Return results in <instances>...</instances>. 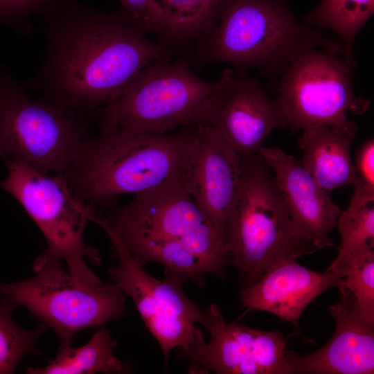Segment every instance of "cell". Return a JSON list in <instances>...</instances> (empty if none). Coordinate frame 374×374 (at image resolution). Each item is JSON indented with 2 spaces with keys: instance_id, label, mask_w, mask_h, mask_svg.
<instances>
[{
  "instance_id": "cell-1",
  "label": "cell",
  "mask_w": 374,
  "mask_h": 374,
  "mask_svg": "<svg viewBox=\"0 0 374 374\" xmlns=\"http://www.w3.org/2000/svg\"><path fill=\"white\" fill-rule=\"evenodd\" d=\"M42 19L44 56L26 87L83 116L96 115L145 66L177 53L148 37L122 9L107 12L69 0Z\"/></svg>"
},
{
  "instance_id": "cell-2",
  "label": "cell",
  "mask_w": 374,
  "mask_h": 374,
  "mask_svg": "<svg viewBox=\"0 0 374 374\" xmlns=\"http://www.w3.org/2000/svg\"><path fill=\"white\" fill-rule=\"evenodd\" d=\"M103 216L141 265L160 263L166 276L199 286L207 275L226 278L229 254L225 238L188 188L165 186L145 191Z\"/></svg>"
},
{
  "instance_id": "cell-3",
  "label": "cell",
  "mask_w": 374,
  "mask_h": 374,
  "mask_svg": "<svg viewBox=\"0 0 374 374\" xmlns=\"http://www.w3.org/2000/svg\"><path fill=\"white\" fill-rule=\"evenodd\" d=\"M198 125L163 134L101 130L84 140L63 175L73 195L96 208L121 195L165 186L190 192Z\"/></svg>"
},
{
  "instance_id": "cell-4",
  "label": "cell",
  "mask_w": 374,
  "mask_h": 374,
  "mask_svg": "<svg viewBox=\"0 0 374 374\" xmlns=\"http://www.w3.org/2000/svg\"><path fill=\"white\" fill-rule=\"evenodd\" d=\"M191 65L227 63L280 78L297 55L310 48L341 53L339 39L300 21L285 0H224L215 26L196 41Z\"/></svg>"
},
{
  "instance_id": "cell-5",
  "label": "cell",
  "mask_w": 374,
  "mask_h": 374,
  "mask_svg": "<svg viewBox=\"0 0 374 374\" xmlns=\"http://www.w3.org/2000/svg\"><path fill=\"white\" fill-rule=\"evenodd\" d=\"M224 233L229 265L237 269L242 288L278 260L317 250L296 232L273 173L259 152L242 158Z\"/></svg>"
},
{
  "instance_id": "cell-6",
  "label": "cell",
  "mask_w": 374,
  "mask_h": 374,
  "mask_svg": "<svg viewBox=\"0 0 374 374\" xmlns=\"http://www.w3.org/2000/svg\"><path fill=\"white\" fill-rule=\"evenodd\" d=\"M84 116L43 98L0 66V158L63 174L88 136Z\"/></svg>"
},
{
  "instance_id": "cell-7",
  "label": "cell",
  "mask_w": 374,
  "mask_h": 374,
  "mask_svg": "<svg viewBox=\"0 0 374 374\" xmlns=\"http://www.w3.org/2000/svg\"><path fill=\"white\" fill-rule=\"evenodd\" d=\"M213 87L214 81L201 78L187 58L159 60L142 69L120 97L96 116L101 130L170 132L202 123Z\"/></svg>"
},
{
  "instance_id": "cell-8",
  "label": "cell",
  "mask_w": 374,
  "mask_h": 374,
  "mask_svg": "<svg viewBox=\"0 0 374 374\" xmlns=\"http://www.w3.org/2000/svg\"><path fill=\"white\" fill-rule=\"evenodd\" d=\"M35 274L16 283H0V294L27 308L56 334L59 348L71 346L78 332L99 328L127 312V295L117 283L87 287L63 269L61 260L44 250L33 262Z\"/></svg>"
},
{
  "instance_id": "cell-9",
  "label": "cell",
  "mask_w": 374,
  "mask_h": 374,
  "mask_svg": "<svg viewBox=\"0 0 374 374\" xmlns=\"http://www.w3.org/2000/svg\"><path fill=\"white\" fill-rule=\"evenodd\" d=\"M7 175L0 188L22 206L44 235L48 253L64 260L68 271L80 285L103 282L87 267L101 263L96 249L86 244L84 233L94 206L78 199L63 174L48 175L19 163L5 161Z\"/></svg>"
},
{
  "instance_id": "cell-10",
  "label": "cell",
  "mask_w": 374,
  "mask_h": 374,
  "mask_svg": "<svg viewBox=\"0 0 374 374\" xmlns=\"http://www.w3.org/2000/svg\"><path fill=\"white\" fill-rule=\"evenodd\" d=\"M355 67L341 53L310 48L290 63L278 85V100L286 114L288 127L304 130L332 125L359 115L370 102L355 94Z\"/></svg>"
},
{
  "instance_id": "cell-11",
  "label": "cell",
  "mask_w": 374,
  "mask_h": 374,
  "mask_svg": "<svg viewBox=\"0 0 374 374\" xmlns=\"http://www.w3.org/2000/svg\"><path fill=\"white\" fill-rule=\"evenodd\" d=\"M91 221L107 234L118 258L117 264L107 270L109 278L132 299L167 362L173 349H185L189 346L197 324L205 327V311L186 296L182 280L171 276L160 280L148 274L130 254L101 212L95 211Z\"/></svg>"
},
{
  "instance_id": "cell-12",
  "label": "cell",
  "mask_w": 374,
  "mask_h": 374,
  "mask_svg": "<svg viewBox=\"0 0 374 374\" xmlns=\"http://www.w3.org/2000/svg\"><path fill=\"white\" fill-rule=\"evenodd\" d=\"M204 311L209 341L198 328L189 346L180 350L192 373L294 374L285 350L287 338L281 332L227 322L215 304Z\"/></svg>"
},
{
  "instance_id": "cell-13",
  "label": "cell",
  "mask_w": 374,
  "mask_h": 374,
  "mask_svg": "<svg viewBox=\"0 0 374 374\" xmlns=\"http://www.w3.org/2000/svg\"><path fill=\"white\" fill-rule=\"evenodd\" d=\"M201 124L215 129L242 158L258 153L271 132L288 127L278 98H271L258 79L233 69L214 81Z\"/></svg>"
},
{
  "instance_id": "cell-14",
  "label": "cell",
  "mask_w": 374,
  "mask_h": 374,
  "mask_svg": "<svg viewBox=\"0 0 374 374\" xmlns=\"http://www.w3.org/2000/svg\"><path fill=\"white\" fill-rule=\"evenodd\" d=\"M259 154L272 170L293 226L317 249L334 246L329 233L341 211L300 160L276 146H262Z\"/></svg>"
},
{
  "instance_id": "cell-15",
  "label": "cell",
  "mask_w": 374,
  "mask_h": 374,
  "mask_svg": "<svg viewBox=\"0 0 374 374\" xmlns=\"http://www.w3.org/2000/svg\"><path fill=\"white\" fill-rule=\"evenodd\" d=\"M341 278L339 300L330 307L336 323L330 340L306 355L287 353L294 374H373L374 324L364 320L351 292Z\"/></svg>"
},
{
  "instance_id": "cell-16",
  "label": "cell",
  "mask_w": 374,
  "mask_h": 374,
  "mask_svg": "<svg viewBox=\"0 0 374 374\" xmlns=\"http://www.w3.org/2000/svg\"><path fill=\"white\" fill-rule=\"evenodd\" d=\"M294 257L271 265L254 283L242 288L240 303L249 310L269 312L299 329L306 307L328 289L337 287L342 271L319 273L299 265Z\"/></svg>"
},
{
  "instance_id": "cell-17",
  "label": "cell",
  "mask_w": 374,
  "mask_h": 374,
  "mask_svg": "<svg viewBox=\"0 0 374 374\" xmlns=\"http://www.w3.org/2000/svg\"><path fill=\"white\" fill-rule=\"evenodd\" d=\"M242 157L215 129L199 124L190 193L225 238L226 218L240 179Z\"/></svg>"
},
{
  "instance_id": "cell-18",
  "label": "cell",
  "mask_w": 374,
  "mask_h": 374,
  "mask_svg": "<svg viewBox=\"0 0 374 374\" xmlns=\"http://www.w3.org/2000/svg\"><path fill=\"white\" fill-rule=\"evenodd\" d=\"M298 139L303 151L304 168L328 193L359 180L350 157V148L357 132L348 119L332 125L305 128Z\"/></svg>"
},
{
  "instance_id": "cell-19",
  "label": "cell",
  "mask_w": 374,
  "mask_h": 374,
  "mask_svg": "<svg viewBox=\"0 0 374 374\" xmlns=\"http://www.w3.org/2000/svg\"><path fill=\"white\" fill-rule=\"evenodd\" d=\"M116 341L109 332L100 328L84 346L58 348L55 357L44 367H29L30 374L129 373L130 366L118 359L114 350Z\"/></svg>"
},
{
  "instance_id": "cell-20",
  "label": "cell",
  "mask_w": 374,
  "mask_h": 374,
  "mask_svg": "<svg viewBox=\"0 0 374 374\" xmlns=\"http://www.w3.org/2000/svg\"><path fill=\"white\" fill-rule=\"evenodd\" d=\"M347 208L341 211L336 225L341 244L327 271H334L347 257L374 248V187L359 179Z\"/></svg>"
},
{
  "instance_id": "cell-21",
  "label": "cell",
  "mask_w": 374,
  "mask_h": 374,
  "mask_svg": "<svg viewBox=\"0 0 374 374\" xmlns=\"http://www.w3.org/2000/svg\"><path fill=\"white\" fill-rule=\"evenodd\" d=\"M373 12L374 0H321L305 16V21L310 26L334 31L344 48L346 59L356 66L355 39Z\"/></svg>"
},
{
  "instance_id": "cell-22",
  "label": "cell",
  "mask_w": 374,
  "mask_h": 374,
  "mask_svg": "<svg viewBox=\"0 0 374 374\" xmlns=\"http://www.w3.org/2000/svg\"><path fill=\"white\" fill-rule=\"evenodd\" d=\"M17 303L0 294V374L15 373L24 357L39 355L37 342L47 327L40 323L33 330L19 327L13 319Z\"/></svg>"
},
{
  "instance_id": "cell-23",
  "label": "cell",
  "mask_w": 374,
  "mask_h": 374,
  "mask_svg": "<svg viewBox=\"0 0 374 374\" xmlns=\"http://www.w3.org/2000/svg\"><path fill=\"white\" fill-rule=\"evenodd\" d=\"M334 271H342L344 286L353 294L362 318L374 324L373 249L345 258Z\"/></svg>"
},
{
  "instance_id": "cell-24",
  "label": "cell",
  "mask_w": 374,
  "mask_h": 374,
  "mask_svg": "<svg viewBox=\"0 0 374 374\" xmlns=\"http://www.w3.org/2000/svg\"><path fill=\"white\" fill-rule=\"evenodd\" d=\"M185 33L197 41L216 24L224 0H154Z\"/></svg>"
},
{
  "instance_id": "cell-25",
  "label": "cell",
  "mask_w": 374,
  "mask_h": 374,
  "mask_svg": "<svg viewBox=\"0 0 374 374\" xmlns=\"http://www.w3.org/2000/svg\"><path fill=\"white\" fill-rule=\"evenodd\" d=\"M125 12L147 34L171 47L188 43L178 24L154 0H120Z\"/></svg>"
},
{
  "instance_id": "cell-26",
  "label": "cell",
  "mask_w": 374,
  "mask_h": 374,
  "mask_svg": "<svg viewBox=\"0 0 374 374\" xmlns=\"http://www.w3.org/2000/svg\"><path fill=\"white\" fill-rule=\"evenodd\" d=\"M69 0H0V24L26 36L34 30L33 19L42 17Z\"/></svg>"
},
{
  "instance_id": "cell-27",
  "label": "cell",
  "mask_w": 374,
  "mask_h": 374,
  "mask_svg": "<svg viewBox=\"0 0 374 374\" xmlns=\"http://www.w3.org/2000/svg\"><path fill=\"white\" fill-rule=\"evenodd\" d=\"M359 179L374 187V141L371 139L359 150L355 166Z\"/></svg>"
}]
</instances>
